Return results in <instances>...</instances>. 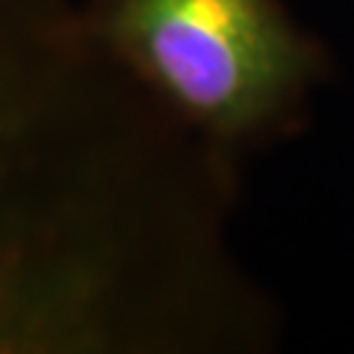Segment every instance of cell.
<instances>
[{
    "instance_id": "cell-1",
    "label": "cell",
    "mask_w": 354,
    "mask_h": 354,
    "mask_svg": "<svg viewBox=\"0 0 354 354\" xmlns=\"http://www.w3.org/2000/svg\"><path fill=\"white\" fill-rule=\"evenodd\" d=\"M84 24L155 105L236 163L299 137L333 74L283 0H89Z\"/></svg>"
}]
</instances>
